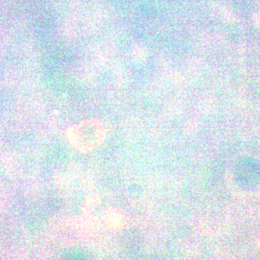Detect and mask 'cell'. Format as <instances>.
Wrapping results in <instances>:
<instances>
[{"mask_svg": "<svg viewBox=\"0 0 260 260\" xmlns=\"http://www.w3.org/2000/svg\"><path fill=\"white\" fill-rule=\"evenodd\" d=\"M68 138L75 148L80 151H89L102 143L104 130L99 121H84L70 128Z\"/></svg>", "mask_w": 260, "mask_h": 260, "instance_id": "cell-1", "label": "cell"}, {"mask_svg": "<svg viewBox=\"0 0 260 260\" xmlns=\"http://www.w3.org/2000/svg\"><path fill=\"white\" fill-rule=\"evenodd\" d=\"M62 260H87L86 257L82 255V254H70L65 256Z\"/></svg>", "mask_w": 260, "mask_h": 260, "instance_id": "cell-2", "label": "cell"}]
</instances>
